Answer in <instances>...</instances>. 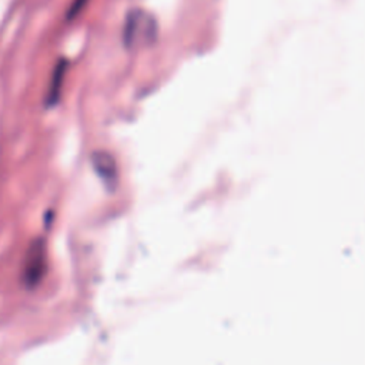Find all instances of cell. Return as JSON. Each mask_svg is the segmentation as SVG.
<instances>
[{"label":"cell","mask_w":365,"mask_h":365,"mask_svg":"<svg viewBox=\"0 0 365 365\" xmlns=\"http://www.w3.org/2000/svg\"><path fill=\"white\" fill-rule=\"evenodd\" d=\"M47 268L46 242L41 237L30 241L21 265V282L26 288H36L44 278Z\"/></svg>","instance_id":"2"},{"label":"cell","mask_w":365,"mask_h":365,"mask_svg":"<svg viewBox=\"0 0 365 365\" xmlns=\"http://www.w3.org/2000/svg\"><path fill=\"white\" fill-rule=\"evenodd\" d=\"M158 34V26L153 14L145 10H130L124 20L123 43L128 50H137L154 44Z\"/></svg>","instance_id":"1"},{"label":"cell","mask_w":365,"mask_h":365,"mask_svg":"<svg viewBox=\"0 0 365 365\" xmlns=\"http://www.w3.org/2000/svg\"><path fill=\"white\" fill-rule=\"evenodd\" d=\"M67 68H68L67 58H64V57L58 58L56 66H54V70H53V74H51V78H50V83H48V88H47V93H46V98H44V106L47 108H51V107L58 104Z\"/></svg>","instance_id":"3"},{"label":"cell","mask_w":365,"mask_h":365,"mask_svg":"<svg viewBox=\"0 0 365 365\" xmlns=\"http://www.w3.org/2000/svg\"><path fill=\"white\" fill-rule=\"evenodd\" d=\"M88 0H73L68 10H67V20H73L74 17L78 16V13L84 9Z\"/></svg>","instance_id":"5"},{"label":"cell","mask_w":365,"mask_h":365,"mask_svg":"<svg viewBox=\"0 0 365 365\" xmlns=\"http://www.w3.org/2000/svg\"><path fill=\"white\" fill-rule=\"evenodd\" d=\"M91 164L94 171L106 181H113L117 174L115 168V161L113 155L107 151H94L91 154Z\"/></svg>","instance_id":"4"}]
</instances>
